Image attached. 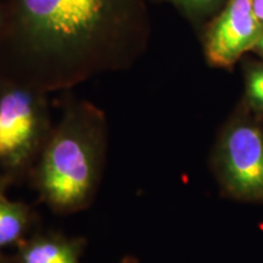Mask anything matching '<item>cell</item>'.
<instances>
[{"label": "cell", "mask_w": 263, "mask_h": 263, "mask_svg": "<svg viewBox=\"0 0 263 263\" xmlns=\"http://www.w3.org/2000/svg\"><path fill=\"white\" fill-rule=\"evenodd\" d=\"M145 35L144 0H14L20 83L44 93L127 68Z\"/></svg>", "instance_id": "cell-1"}, {"label": "cell", "mask_w": 263, "mask_h": 263, "mask_svg": "<svg viewBox=\"0 0 263 263\" xmlns=\"http://www.w3.org/2000/svg\"><path fill=\"white\" fill-rule=\"evenodd\" d=\"M245 103L255 115H263V64L250 65L245 73Z\"/></svg>", "instance_id": "cell-8"}, {"label": "cell", "mask_w": 263, "mask_h": 263, "mask_svg": "<svg viewBox=\"0 0 263 263\" xmlns=\"http://www.w3.org/2000/svg\"><path fill=\"white\" fill-rule=\"evenodd\" d=\"M263 34L251 0H228L203 38L206 60L213 67L230 68Z\"/></svg>", "instance_id": "cell-5"}, {"label": "cell", "mask_w": 263, "mask_h": 263, "mask_svg": "<svg viewBox=\"0 0 263 263\" xmlns=\"http://www.w3.org/2000/svg\"><path fill=\"white\" fill-rule=\"evenodd\" d=\"M122 263H137V262H136V259H133V258H126V259H123Z\"/></svg>", "instance_id": "cell-14"}, {"label": "cell", "mask_w": 263, "mask_h": 263, "mask_svg": "<svg viewBox=\"0 0 263 263\" xmlns=\"http://www.w3.org/2000/svg\"><path fill=\"white\" fill-rule=\"evenodd\" d=\"M254 50H255L256 52H258V54L261 55V57L263 58V34H262V37L258 39V42L256 43Z\"/></svg>", "instance_id": "cell-12"}, {"label": "cell", "mask_w": 263, "mask_h": 263, "mask_svg": "<svg viewBox=\"0 0 263 263\" xmlns=\"http://www.w3.org/2000/svg\"><path fill=\"white\" fill-rule=\"evenodd\" d=\"M85 240L58 232H44L24 239L11 263H81Z\"/></svg>", "instance_id": "cell-6"}, {"label": "cell", "mask_w": 263, "mask_h": 263, "mask_svg": "<svg viewBox=\"0 0 263 263\" xmlns=\"http://www.w3.org/2000/svg\"><path fill=\"white\" fill-rule=\"evenodd\" d=\"M51 129L44 91L17 83L0 93V163L9 171L34 166Z\"/></svg>", "instance_id": "cell-4"}, {"label": "cell", "mask_w": 263, "mask_h": 263, "mask_svg": "<svg viewBox=\"0 0 263 263\" xmlns=\"http://www.w3.org/2000/svg\"><path fill=\"white\" fill-rule=\"evenodd\" d=\"M32 213L27 205L0 195V250L20 244L31 224Z\"/></svg>", "instance_id": "cell-7"}, {"label": "cell", "mask_w": 263, "mask_h": 263, "mask_svg": "<svg viewBox=\"0 0 263 263\" xmlns=\"http://www.w3.org/2000/svg\"><path fill=\"white\" fill-rule=\"evenodd\" d=\"M9 176H4V174H0V195L5 194V190L9 185Z\"/></svg>", "instance_id": "cell-11"}, {"label": "cell", "mask_w": 263, "mask_h": 263, "mask_svg": "<svg viewBox=\"0 0 263 263\" xmlns=\"http://www.w3.org/2000/svg\"><path fill=\"white\" fill-rule=\"evenodd\" d=\"M251 4L256 17L263 27V0H251Z\"/></svg>", "instance_id": "cell-10"}, {"label": "cell", "mask_w": 263, "mask_h": 263, "mask_svg": "<svg viewBox=\"0 0 263 263\" xmlns=\"http://www.w3.org/2000/svg\"><path fill=\"white\" fill-rule=\"evenodd\" d=\"M105 114L88 101L68 104L52 127L33 170V185L58 215L88 209L97 197L106 161Z\"/></svg>", "instance_id": "cell-2"}, {"label": "cell", "mask_w": 263, "mask_h": 263, "mask_svg": "<svg viewBox=\"0 0 263 263\" xmlns=\"http://www.w3.org/2000/svg\"><path fill=\"white\" fill-rule=\"evenodd\" d=\"M192 16H205L221 5L223 0H168Z\"/></svg>", "instance_id": "cell-9"}, {"label": "cell", "mask_w": 263, "mask_h": 263, "mask_svg": "<svg viewBox=\"0 0 263 263\" xmlns=\"http://www.w3.org/2000/svg\"><path fill=\"white\" fill-rule=\"evenodd\" d=\"M0 263H11V259L6 258L3 255H0Z\"/></svg>", "instance_id": "cell-13"}, {"label": "cell", "mask_w": 263, "mask_h": 263, "mask_svg": "<svg viewBox=\"0 0 263 263\" xmlns=\"http://www.w3.org/2000/svg\"><path fill=\"white\" fill-rule=\"evenodd\" d=\"M212 171L227 196L263 203V124L236 114L224 124L212 151Z\"/></svg>", "instance_id": "cell-3"}]
</instances>
